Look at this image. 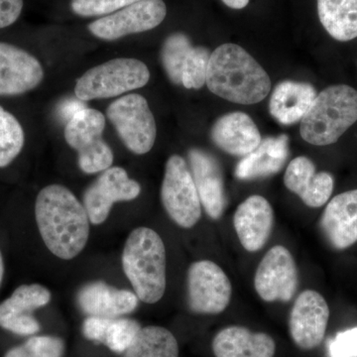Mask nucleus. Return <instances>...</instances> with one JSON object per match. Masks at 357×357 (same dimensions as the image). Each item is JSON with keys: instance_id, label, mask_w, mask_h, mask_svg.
I'll return each mask as SVG.
<instances>
[{"instance_id": "11", "label": "nucleus", "mask_w": 357, "mask_h": 357, "mask_svg": "<svg viewBox=\"0 0 357 357\" xmlns=\"http://www.w3.org/2000/svg\"><path fill=\"white\" fill-rule=\"evenodd\" d=\"M140 192V185L129 178L123 168L110 167L84 192V206L89 222L93 225L105 222L115 203L133 201Z\"/></svg>"}, {"instance_id": "26", "label": "nucleus", "mask_w": 357, "mask_h": 357, "mask_svg": "<svg viewBox=\"0 0 357 357\" xmlns=\"http://www.w3.org/2000/svg\"><path fill=\"white\" fill-rule=\"evenodd\" d=\"M105 128V117L102 112L86 107L66 124L65 139L79 153L103 139Z\"/></svg>"}, {"instance_id": "9", "label": "nucleus", "mask_w": 357, "mask_h": 357, "mask_svg": "<svg viewBox=\"0 0 357 357\" xmlns=\"http://www.w3.org/2000/svg\"><path fill=\"white\" fill-rule=\"evenodd\" d=\"M166 15L167 7L163 0H139L93 21L88 28L98 38L114 41L128 35L154 29L163 22Z\"/></svg>"}, {"instance_id": "18", "label": "nucleus", "mask_w": 357, "mask_h": 357, "mask_svg": "<svg viewBox=\"0 0 357 357\" xmlns=\"http://www.w3.org/2000/svg\"><path fill=\"white\" fill-rule=\"evenodd\" d=\"M79 309L89 317L115 319L135 311L137 296L131 291L117 289L102 281L84 285L77 296Z\"/></svg>"}, {"instance_id": "37", "label": "nucleus", "mask_w": 357, "mask_h": 357, "mask_svg": "<svg viewBox=\"0 0 357 357\" xmlns=\"http://www.w3.org/2000/svg\"><path fill=\"white\" fill-rule=\"evenodd\" d=\"M225 6L232 9H243L248 6L249 0H222Z\"/></svg>"}, {"instance_id": "3", "label": "nucleus", "mask_w": 357, "mask_h": 357, "mask_svg": "<svg viewBox=\"0 0 357 357\" xmlns=\"http://www.w3.org/2000/svg\"><path fill=\"white\" fill-rule=\"evenodd\" d=\"M123 271L138 299L155 304L166 291V249L155 230L138 227L129 234L123 253Z\"/></svg>"}, {"instance_id": "2", "label": "nucleus", "mask_w": 357, "mask_h": 357, "mask_svg": "<svg viewBox=\"0 0 357 357\" xmlns=\"http://www.w3.org/2000/svg\"><path fill=\"white\" fill-rule=\"evenodd\" d=\"M206 83L211 93L241 105L261 102L271 89L265 70L236 44H223L211 54Z\"/></svg>"}, {"instance_id": "36", "label": "nucleus", "mask_w": 357, "mask_h": 357, "mask_svg": "<svg viewBox=\"0 0 357 357\" xmlns=\"http://www.w3.org/2000/svg\"><path fill=\"white\" fill-rule=\"evenodd\" d=\"M86 105L83 100L76 98H65L63 102L58 105L57 115L61 121H65L68 123L77 114L84 109H86Z\"/></svg>"}, {"instance_id": "15", "label": "nucleus", "mask_w": 357, "mask_h": 357, "mask_svg": "<svg viewBox=\"0 0 357 357\" xmlns=\"http://www.w3.org/2000/svg\"><path fill=\"white\" fill-rule=\"evenodd\" d=\"M189 161L202 206L208 217L218 220L227 206L222 167L215 157L198 148L190 150Z\"/></svg>"}, {"instance_id": "34", "label": "nucleus", "mask_w": 357, "mask_h": 357, "mask_svg": "<svg viewBox=\"0 0 357 357\" xmlns=\"http://www.w3.org/2000/svg\"><path fill=\"white\" fill-rule=\"evenodd\" d=\"M328 351L331 357H357V328L337 333Z\"/></svg>"}, {"instance_id": "35", "label": "nucleus", "mask_w": 357, "mask_h": 357, "mask_svg": "<svg viewBox=\"0 0 357 357\" xmlns=\"http://www.w3.org/2000/svg\"><path fill=\"white\" fill-rule=\"evenodd\" d=\"M23 0H0V29L17 21L23 10Z\"/></svg>"}, {"instance_id": "1", "label": "nucleus", "mask_w": 357, "mask_h": 357, "mask_svg": "<svg viewBox=\"0 0 357 357\" xmlns=\"http://www.w3.org/2000/svg\"><path fill=\"white\" fill-rule=\"evenodd\" d=\"M35 218L45 245L61 259H73L86 248L91 222L88 213L64 185H47L39 192Z\"/></svg>"}, {"instance_id": "21", "label": "nucleus", "mask_w": 357, "mask_h": 357, "mask_svg": "<svg viewBox=\"0 0 357 357\" xmlns=\"http://www.w3.org/2000/svg\"><path fill=\"white\" fill-rule=\"evenodd\" d=\"M213 351L215 357H273L276 344L266 333L229 326L213 338Z\"/></svg>"}, {"instance_id": "19", "label": "nucleus", "mask_w": 357, "mask_h": 357, "mask_svg": "<svg viewBox=\"0 0 357 357\" xmlns=\"http://www.w3.org/2000/svg\"><path fill=\"white\" fill-rule=\"evenodd\" d=\"M284 184L310 208H321L332 196L335 181L330 173L316 172L312 160L300 156L286 169Z\"/></svg>"}, {"instance_id": "12", "label": "nucleus", "mask_w": 357, "mask_h": 357, "mask_svg": "<svg viewBox=\"0 0 357 357\" xmlns=\"http://www.w3.org/2000/svg\"><path fill=\"white\" fill-rule=\"evenodd\" d=\"M330 309L325 298L314 290L300 294L289 319L291 337L300 349H312L325 337Z\"/></svg>"}, {"instance_id": "7", "label": "nucleus", "mask_w": 357, "mask_h": 357, "mask_svg": "<svg viewBox=\"0 0 357 357\" xmlns=\"http://www.w3.org/2000/svg\"><path fill=\"white\" fill-rule=\"evenodd\" d=\"M107 117L131 152L146 154L154 146L157 128L146 98L138 93L121 96L110 103Z\"/></svg>"}, {"instance_id": "25", "label": "nucleus", "mask_w": 357, "mask_h": 357, "mask_svg": "<svg viewBox=\"0 0 357 357\" xmlns=\"http://www.w3.org/2000/svg\"><path fill=\"white\" fill-rule=\"evenodd\" d=\"M319 21L337 41L357 37V0H318Z\"/></svg>"}, {"instance_id": "30", "label": "nucleus", "mask_w": 357, "mask_h": 357, "mask_svg": "<svg viewBox=\"0 0 357 357\" xmlns=\"http://www.w3.org/2000/svg\"><path fill=\"white\" fill-rule=\"evenodd\" d=\"M211 53L204 47H192L182 70V84L185 89L203 88L206 82Z\"/></svg>"}, {"instance_id": "31", "label": "nucleus", "mask_w": 357, "mask_h": 357, "mask_svg": "<svg viewBox=\"0 0 357 357\" xmlns=\"http://www.w3.org/2000/svg\"><path fill=\"white\" fill-rule=\"evenodd\" d=\"M79 168L86 174L103 172L112 167L114 163V153L109 145L102 139L89 147L84 151L79 152Z\"/></svg>"}, {"instance_id": "10", "label": "nucleus", "mask_w": 357, "mask_h": 357, "mask_svg": "<svg viewBox=\"0 0 357 357\" xmlns=\"http://www.w3.org/2000/svg\"><path fill=\"white\" fill-rule=\"evenodd\" d=\"M299 286L295 260L287 248L276 245L270 249L258 265L255 287L265 302H290Z\"/></svg>"}, {"instance_id": "39", "label": "nucleus", "mask_w": 357, "mask_h": 357, "mask_svg": "<svg viewBox=\"0 0 357 357\" xmlns=\"http://www.w3.org/2000/svg\"><path fill=\"white\" fill-rule=\"evenodd\" d=\"M4 276V262L2 257L1 251H0V286H1L2 280Z\"/></svg>"}, {"instance_id": "6", "label": "nucleus", "mask_w": 357, "mask_h": 357, "mask_svg": "<svg viewBox=\"0 0 357 357\" xmlns=\"http://www.w3.org/2000/svg\"><path fill=\"white\" fill-rule=\"evenodd\" d=\"M161 199L169 217L178 227L192 229L202 217V204L191 170L184 158L173 155L167 161Z\"/></svg>"}, {"instance_id": "27", "label": "nucleus", "mask_w": 357, "mask_h": 357, "mask_svg": "<svg viewBox=\"0 0 357 357\" xmlns=\"http://www.w3.org/2000/svg\"><path fill=\"white\" fill-rule=\"evenodd\" d=\"M124 357H178L177 340L162 326L142 328Z\"/></svg>"}, {"instance_id": "5", "label": "nucleus", "mask_w": 357, "mask_h": 357, "mask_svg": "<svg viewBox=\"0 0 357 357\" xmlns=\"http://www.w3.org/2000/svg\"><path fill=\"white\" fill-rule=\"evenodd\" d=\"M147 66L136 59L119 58L96 66L77 79L75 93L83 102L114 98L146 86Z\"/></svg>"}, {"instance_id": "24", "label": "nucleus", "mask_w": 357, "mask_h": 357, "mask_svg": "<svg viewBox=\"0 0 357 357\" xmlns=\"http://www.w3.org/2000/svg\"><path fill=\"white\" fill-rule=\"evenodd\" d=\"M141 328L137 321L123 318L89 317L83 324L84 337L93 342H102L110 351L117 354L128 351Z\"/></svg>"}, {"instance_id": "20", "label": "nucleus", "mask_w": 357, "mask_h": 357, "mask_svg": "<svg viewBox=\"0 0 357 357\" xmlns=\"http://www.w3.org/2000/svg\"><path fill=\"white\" fill-rule=\"evenodd\" d=\"M211 139L222 151L243 157L262 141L255 121L244 112H231L220 117L211 129Z\"/></svg>"}, {"instance_id": "38", "label": "nucleus", "mask_w": 357, "mask_h": 357, "mask_svg": "<svg viewBox=\"0 0 357 357\" xmlns=\"http://www.w3.org/2000/svg\"><path fill=\"white\" fill-rule=\"evenodd\" d=\"M4 357H29V356H28L22 345V347H13L10 351L6 352Z\"/></svg>"}, {"instance_id": "4", "label": "nucleus", "mask_w": 357, "mask_h": 357, "mask_svg": "<svg viewBox=\"0 0 357 357\" xmlns=\"http://www.w3.org/2000/svg\"><path fill=\"white\" fill-rule=\"evenodd\" d=\"M357 121V91L347 84L328 86L317 96L303 117V139L316 146L337 142Z\"/></svg>"}, {"instance_id": "22", "label": "nucleus", "mask_w": 357, "mask_h": 357, "mask_svg": "<svg viewBox=\"0 0 357 357\" xmlns=\"http://www.w3.org/2000/svg\"><path fill=\"white\" fill-rule=\"evenodd\" d=\"M289 156L287 135L267 137L251 153L238 162L236 176L239 180L269 177L280 172Z\"/></svg>"}, {"instance_id": "29", "label": "nucleus", "mask_w": 357, "mask_h": 357, "mask_svg": "<svg viewBox=\"0 0 357 357\" xmlns=\"http://www.w3.org/2000/svg\"><path fill=\"white\" fill-rule=\"evenodd\" d=\"M192 47L189 37L181 32L173 33L164 42L161 51L162 64L174 84H182L183 67Z\"/></svg>"}, {"instance_id": "32", "label": "nucleus", "mask_w": 357, "mask_h": 357, "mask_svg": "<svg viewBox=\"0 0 357 357\" xmlns=\"http://www.w3.org/2000/svg\"><path fill=\"white\" fill-rule=\"evenodd\" d=\"M139 0H72L73 13L82 17L107 16Z\"/></svg>"}, {"instance_id": "8", "label": "nucleus", "mask_w": 357, "mask_h": 357, "mask_svg": "<svg viewBox=\"0 0 357 357\" xmlns=\"http://www.w3.org/2000/svg\"><path fill=\"white\" fill-rule=\"evenodd\" d=\"M231 283L225 271L210 260L192 263L188 272V304L196 314H218L229 307Z\"/></svg>"}, {"instance_id": "17", "label": "nucleus", "mask_w": 357, "mask_h": 357, "mask_svg": "<svg viewBox=\"0 0 357 357\" xmlns=\"http://www.w3.org/2000/svg\"><path fill=\"white\" fill-rule=\"evenodd\" d=\"M321 231L337 250L351 248L357 241V189L337 195L321 215Z\"/></svg>"}, {"instance_id": "13", "label": "nucleus", "mask_w": 357, "mask_h": 357, "mask_svg": "<svg viewBox=\"0 0 357 357\" xmlns=\"http://www.w3.org/2000/svg\"><path fill=\"white\" fill-rule=\"evenodd\" d=\"M44 79L38 59L15 45L0 42V96H20Z\"/></svg>"}, {"instance_id": "14", "label": "nucleus", "mask_w": 357, "mask_h": 357, "mask_svg": "<svg viewBox=\"0 0 357 357\" xmlns=\"http://www.w3.org/2000/svg\"><path fill=\"white\" fill-rule=\"evenodd\" d=\"M48 289L39 284L21 285L0 304V326L20 335H32L40 331V324L32 312L48 305Z\"/></svg>"}, {"instance_id": "23", "label": "nucleus", "mask_w": 357, "mask_h": 357, "mask_svg": "<svg viewBox=\"0 0 357 357\" xmlns=\"http://www.w3.org/2000/svg\"><path fill=\"white\" fill-rule=\"evenodd\" d=\"M317 96L318 93L312 84L294 81L282 82L277 84L270 98V114L284 126L296 123L302 121Z\"/></svg>"}, {"instance_id": "16", "label": "nucleus", "mask_w": 357, "mask_h": 357, "mask_svg": "<svg viewBox=\"0 0 357 357\" xmlns=\"http://www.w3.org/2000/svg\"><path fill=\"white\" fill-rule=\"evenodd\" d=\"M273 223V208L261 196L249 197L234 213V229L241 245L249 252H256L266 244Z\"/></svg>"}, {"instance_id": "33", "label": "nucleus", "mask_w": 357, "mask_h": 357, "mask_svg": "<svg viewBox=\"0 0 357 357\" xmlns=\"http://www.w3.org/2000/svg\"><path fill=\"white\" fill-rule=\"evenodd\" d=\"M29 357H62L64 342L55 337H32L23 345Z\"/></svg>"}, {"instance_id": "28", "label": "nucleus", "mask_w": 357, "mask_h": 357, "mask_svg": "<svg viewBox=\"0 0 357 357\" xmlns=\"http://www.w3.org/2000/svg\"><path fill=\"white\" fill-rule=\"evenodd\" d=\"M25 144V133L20 121L0 105V168L17 158Z\"/></svg>"}]
</instances>
